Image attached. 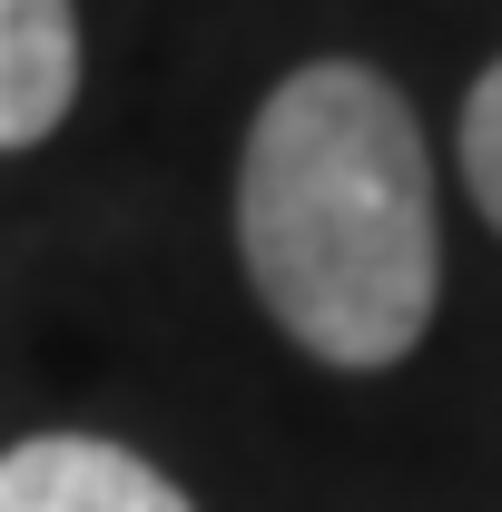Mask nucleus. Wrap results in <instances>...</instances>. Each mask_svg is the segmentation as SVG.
Here are the masks:
<instances>
[{
  "label": "nucleus",
  "mask_w": 502,
  "mask_h": 512,
  "mask_svg": "<svg viewBox=\"0 0 502 512\" xmlns=\"http://www.w3.org/2000/svg\"><path fill=\"white\" fill-rule=\"evenodd\" d=\"M0 512H197L148 453L109 434H20L0 453Z\"/></svg>",
  "instance_id": "2"
},
{
  "label": "nucleus",
  "mask_w": 502,
  "mask_h": 512,
  "mask_svg": "<svg viewBox=\"0 0 502 512\" xmlns=\"http://www.w3.org/2000/svg\"><path fill=\"white\" fill-rule=\"evenodd\" d=\"M453 168H463V197L483 207V227L502 237V60L463 89V119H453Z\"/></svg>",
  "instance_id": "4"
},
{
  "label": "nucleus",
  "mask_w": 502,
  "mask_h": 512,
  "mask_svg": "<svg viewBox=\"0 0 502 512\" xmlns=\"http://www.w3.org/2000/svg\"><path fill=\"white\" fill-rule=\"evenodd\" d=\"M237 266L325 375L404 365L443 306V207L414 99L375 60H306L237 138Z\"/></svg>",
  "instance_id": "1"
},
{
  "label": "nucleus",
  "mask_w": 502,
  "mask_h": 512,
  "mask_svg": "<svg viewBox=\"0 0 502 512\" xmlns=\"http://www.w3.org/2000/svg\"><path fill=\"white\" fill-rule=\"evenodd\" d=\"M79 109V0H0V158L60 138Z\"/></svg>",
  "instance_id": "3"
}]
</instances>
